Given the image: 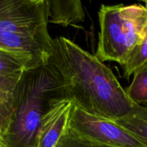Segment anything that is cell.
Returning a JSON list of instances; mask_svg holds the SVG:
<instances>
[{"instance_id": "obj_1", "label": "cell", "mask_w": 147, "mask_h": 147, "mask_svg": "<svg viewBox=\"0 0 147 147\" xmlns=\"http://www.w3.org/2000/svg\"><path fill=\"white\" fill-rule=\"evenodd\" d=\"M48 63L61 78L69 98L83 110L116 120L131 109L133 103L112 70L72 40L53 39Z\"/></svg>"}, {"instance_id": "obj_2", "label": "cell", "mask_w": 147, "mask_h": 147, "mask_svg": "<svg viewBox=\"0 0 147 147\" xmlns=\"http://www.w3.org/2000/svg\"><path fill=\"white\" fill-rule=\"evenodd\" d=\"M63 98H69L65 86L48 62L24 72L16 87L14 112L1 136V146L36 147L43 115L55 100Z\"/></svg>"}, {"instance_id": "obj_3", "label": "cell", "mask_w": 147, "mask_h": 147, "mask_svg": "<svg viewBox=\"0 0 147 147\" xmlns=\"http://www.w3.org/2000/svg\"><path fill=\"white\" fill-rule=\"evenodd\" d=\"M100 31L95 55L103 63L124 65L147 32V8L142 4H102L98 11Z\"/></svg>"}, {"instance_id": "obj_4", "label": "cell", "mask_w": 147, "mask_h": 147, "mask_svg": "<svg viewBox=\"0 0 147 147\" xmlns=\"http://www.w3.org/2000/svg\"><path fill=\"white\" fill-rule=\"evenodd\" d=\"M47 0H0V33L49 36Z\"/></svg>"}, {"instance_id": "obj_5", "label": "cell", "mask_w": 147, "mask_h": 147, "mask_svg": "<svg viewBox=\"0 0 147 147\" xmlns=\"http://www.w3.org/2000/svg\"><path fill=\"white\" fill-rule=\"evenodd\" d=\"M69 129L88 139L111 147H146L114 121L91 114L74 103Z\"/></svg>"}, {"instance_id": "obj_6", "label": "cell", "mask_w": 147, "mask_h": 147, "mask_svg": "<svg viewBox=\"0 0 147 147\" xmlns=\"http://www.w3.org/2000/svg\"><path fill=\"white\" fill-rule=\"evenodd\" d=\"M74 101L70 98L55 100L43 115L36 139V147H56L69 129Z\"/></svg>"}, {"instance_id": "obj_7", "label": "cell", "mask_w": 147, "mask_h": 147, "mask_svg": "<svg viewBox=\"0 0 147 147\" xmlns=\"http://www.w3.org/2000/svg\"><path fill=\"white\" fill-rule=\"evenodd\" d=\"M53 39L50 35H32L21 33H0V49L32 55L47 63Z\"/></svg>"}, {"instance_id": "obj_8", "label": "cell", "mask_w": 147, "mask_h": 147, "mask_svg": "<svg viewBox=\"0 0 147 147\" xmlns=\"http://www.w3.org/2000/svg\"><path fill=\"white\" fill-rule=\"evenodd\" d=\"M48 22L67 27L85 20V11L79 0H47Z\"/></svg>"}, {"instance_id": "obj_9", "label": "cell", "mask_w": 147, "mask_h": 147, "mask_svg": "<svg viewBox=\"0 0 147 147\" xmlns=\"http://www.w3.org/2000/svg\"><path fill=\"white\" fill-rule=\"evenodd\" d=\"M43 65L45 63L39 61L31 55L0 49V76H22L27 70Z\"/></svg>"}, {"instance_id": "obj_10", "label": "cell", "mask_w": 147, "mask_h": 147, "mask_svg": "<svg viewBox=\"0 0 147 147\" xmlns=\"http://www.w3.org/2000/svg\"><path fill=\"white\" fill-rule=\"evenodd\" d=\"M22 76H0V134L7 131L14 107V92Z\"/></svg>"}, {"instance_id": "obj_11", "label": "cell", "mask_w": 147, "mask_h": 147, "mask_svg": "<svg viewBox=\"0 0 147 147\" xmlns=\"http://www.w3.org/2000/svg\"><path fill=\"white\" fill-rule=\"evenodd\" d=\"M113 121L147 147V108L133 103L131 109L126 116Z\"/></svg>"}, {"instance_id": "obj_12", "label": "cell", "mask_w": 147, "mask_h": 147, "mask_svg": "<svg viewBox=\"0 0 147 147\" xmlns=\"http://www.w3.org/2000/svg\"><path fill=\"white\" fill-rule=\"evenodd\" d=\"M125 92L132 103L147 108V65L134 74L132 82Z\"/></svg>"}, {"instance_id": "obj_13", "label": "cell", "mask_w": 147, "mask_h": 147, "mask_svg": "<svg viewBox=\"0 0 147 147\" xmlns=\"http://www.w3.org/2000/svg\"><path fill=\"white\" fill-rule=\"evenodd\" d=\"M147 65V32L143 41L134 50L127 62L122 66L123 77L130 78L135 73Z\"/></svg>"}, {"instance_id": "obj_14", "label": "cell", "mask_w": 147, "mask_h": 147, "mask_svg": "<svg viewBox=\"0 0 147 147\" xmlns=\"http://www.w3.org/2000/svg\"><path fill=\"white\" fill-rule=\"evenodd\" d=\"M56 147H111L88 139L68 129Z\"/></svg>"}, {"instance_id": "obj_15", "label": "cell", "mask_w": 147, "mask_h": 147, "mask_svg": "<svg viewBox=\"0 0 147 147\" xmlns=\"http://www.w3.org/2000/svg\"><path fill=\"white\" fill-rule=\"evenodd\" d=\"M144 4H145L144 6L147 8V0H146V1H144Z\"/></svg>"}, {"instance_id": "obj_16", "label": "cell", "mask_w": 147, "mask_h": 147, "mask_svg": "<svg viewBox=\"0 0 147 147\" xmlns=\"http://www.w3.org/2000/svg\"><path fill=\"white\" fill-rule=\"evenodd\" d=\"M1 134H0V145L1 146ZM2 147V146H1Z\"/></svg>"}, {"instance_id": "obj_17", "label": "cell", "mask_w": 147, "mask_h": 147, "mask_svg": "<svg viewBox=\"0 0 147 147\" xmlns=\"http://www.w3.org/2000/svg\"><path fill=\"white\" fill-rule=\"evenodd\" d=\"M0 147H1V145H0Z\"/></svg>"}]
</instances>
